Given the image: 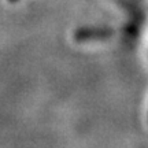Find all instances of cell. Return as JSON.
<instances>
[{"mask_svg": "<svg viewBox=\"0 0 148 148\" xmlns=\"http://www.w3.org/2000/svg\"><path fill=\"white\" fill-rule=\"evenodd\" d=\"M8 1H16V0H8Z\"/></svg>", "mask_w": 148, "mask_h": 148, "instance_id": "6da1fadb", "label": "cell"}]
</instances>
